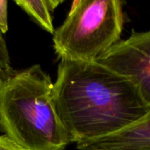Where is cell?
Wrapping results in <instances>:
<instances>
[{
	"mask_svg": "<svg viewBox=\"0 0 150 150\" xmlns=\"http://www.w3.org/2000/svg\"><path fill=\"white\" fill-rule=\"evenodd\" d=\"M54 98L70 142L119 133L150 112L134 85L96 62L61 60Z\"/></svg>",
	"mask_w": 150,
	"mask_h": 150,
	"instance_id": "obj_1",
	"label": "cell"
},
{
	"mask_svg": "<svg viewBox=\"0 0 150 150\" xmlns=\"http://www.w3.org/2000/svg\"><path fill=\"white\" fill-rule=\"evenodd\" d=\"M0 129L22 150H63L70 143L55 106L54 83L40 65L14 72L2 85Z\"/></svg>",
	"mask_w": 150,
	"mask_h": 150,
	"instance_id": "obj_2",
	"label": "cell"
},
{
	"mask_svg": "<svg viewBox=\"0 0 150 150\" xmlns=\"http://www.w3.org/2000/svg\"><path fill=\"white\" fill-rule=\"evenodd\" d=\"M119 0H76L54 31V49L61 60L95 62L120 41L124 25Z\"/></svg>",
	"mask_w": 150,
	"mask_h": 150,
	"instance_id": "obj_3",
	"label": "cell"
},
{
	"mask_svg": "<svg viewBox=\"0 0 150 150\" xmlns=\"http://www.w3.org/2000/svg\"><path fill=\"white\" fill-rule=\"evenodd\" d=\"M95 62L129 80L150 106V30L133 31Z\"/></svg>",
	"mask_w": 150,
	"mask_h": 150,
	"instance_id": "obj_4",
	"label": "cell"
},
{
	"mask_svg": "<svg viewBox=\"0 0 150 150\" xmlns=\"http://www.w3.org/2000/svg\"><path fill=\"white\" fill-rule=\"evenodd\" d=\"M76 148L78 150H150V112L119 133L76 143Z\"/></svg>",
	"mask_w": 150,
	"mask_h": 150,
	"instance_id": "obj_5",
	"label": "cell"
},
{
	"mask_svg": "<svg viewBox=\"0 0 150 150\" xmlns=\"http://www.w3.org/2000/svg\"><path fill=\"white\" fill-rule=\"evenodd\" d=\"M15 3L24 10L42 29L54 34L52 12L62 3L58 0H15Z\"/></svg>",
	"mask_w": 150,
	"mask_h": 150,
	"instance_id": "obj_6",
	"label": "cell"
},
{
	"mask_svg": "<svg viewBox=\"0 0 150 150\" xmlns=\"http://www.w3.org/2000/svg\"><path fill=\"white\" fill-rule=\"evenodd\" d=\"M4 34L0 31V89L4 83L14 73Z\"/></svg>",
	"mask_w": 150,
	"mask_h": 150,
	"instance_id": "obj_7",
	"label": "cell"
},
{
	"mask_svg": "<svg viewBox=\"0 0 150 150\" xmlns=\"http://www.w3.org/2000/svg\"><path fill=\"white\" fill-rule=\"evenodd\" d=\"M0 31L4 34L8 31V1L0 0Z\"/></svg>",
	"mask_w": 150,
	"mask_h": 150,
	"instance_id": "obj_8",
	"label": "cell"
}]
</instances>
